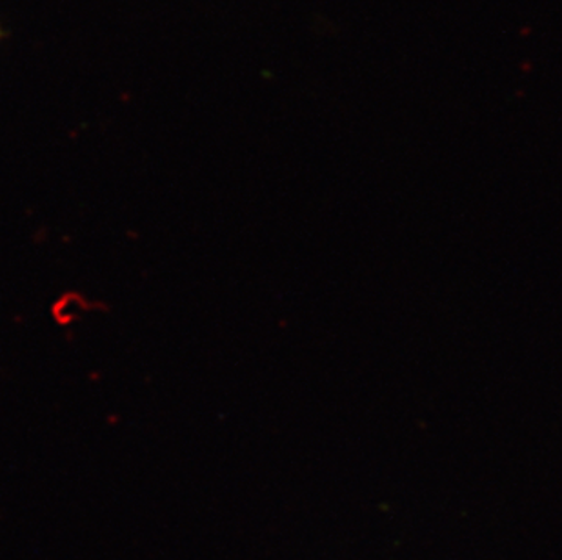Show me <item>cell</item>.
<instances>
[{"label": "cell", "instance_id": "1", "mask_svg": "<svg viewBox=\"0 0 562 560\" xmlns=\"http://www.w3.org/2000/svg\"><path fill=\"white\" fill-rule=\"evenodd\" d=\"M0 35H2V32H0Z\"/></svg>", "mask_w": 562, "mask_h": 560}]
</instances>
